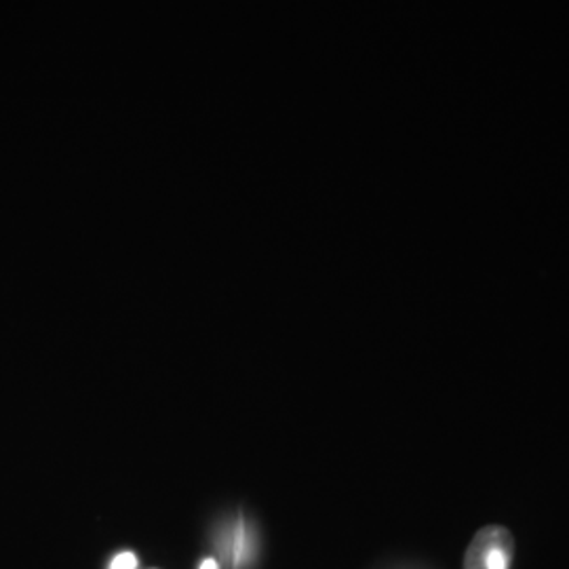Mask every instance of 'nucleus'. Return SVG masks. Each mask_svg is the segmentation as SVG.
<instances>
[{
  "label": "nucleus",
  "mask_w": 569,
  "mask_h": 569,
  "mask_svg": "<svg viewBox=\"0 0 569 569\" xmlns=\"http://www.w3.org/2000/svg\"><path fill=\"white\" fill-rule=\"evenodd\" d=\"M200 569H219L218 563L214 561V559H205L203 563H200Z\"/></svg>",
  "instance_id": "obj_4"
},
{
  "label": "nucleus",
  "mask_w": 569,
  "mask_h": 569,
  "mask_svg": "<svg viewBox=\"0 0 569 569\" xmlns=\"http://www.w3.org/2000/svg\"><path fill=\"white\" fill-rule=\"evenodd\" d=\"M137 568V559L133 552H121L114 557L110 569H135Z\"/></svg>",
  "instance_id": "obj_3"
},
{
  "label": "nucleus",
  "mask_w": 569,
  "mask_h": 569,
  "mask_svg": "<svg viewBox=\"0 0 569 569\" xmlns=\"http://www.w3.org/2000/svg\"><path fill=\"white\" fill-rule=\"evenodd\" d=\"M515 538L503 526L482 527L464 552V569H510Z\"/></svg>",
  "instance_id": "obj_1"
},
{
  "label": "nucleus",
  "mask_w": 569,
  "mask_h": 569,
  "mask_svg": "<svg viewBox=\"0 0 569 569\" xmlns=\"http://www.w3.org/2000/svg\"><path fill=\"white\" fill-rule=\"evenodd\" d=\"M230 540H232V548H235V552H232L230 557H232V563H235V568H237V566H242L245 559L249 557V552H247L249 538H247V529H245L241 521L237 524L235 531L230 534Z\"/></svg>",
  "instance_id": "obj_2"
}]
</instances>
